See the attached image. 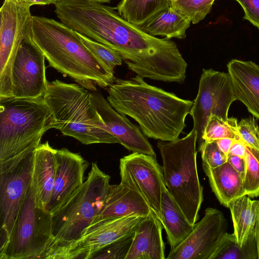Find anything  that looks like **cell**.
<instances>
[{"instance_id": "6da1fadb", "label": "cell", "mask_w": 259, "mask_h": 259, "mask_svg": "<svg viewBox=\"0 0 259 259\" xmlns=\"http://www.w3.org/2000/svg\"><path fill=\"white\" fill-rule=\"evenodd\" d=\"M108 93L107 100L117 112L137 121L146 137L163 142L179 139L193 104V101L148 84L138 75L115 78Z\"/></svg>"}, {"instance_id": "7a4b0ae2", "label": "cell", "mask_w": 259, "mask_h": 259, "mask_svg": "<svg viewBox=\"0 0 259 259\" xmlns=\"http://www.w3.org/2000/svg\"><path fill=\"white\" fill-rule=\"evenodd\" d=\"M31 36L49 66L68 75L87 90L109 87L115 79L114 69L92 52L77 32L62 22L32 16Z\"/></svg>"}, {"instance_id": "3957f363", "label": "cell", "mask_w": 259, "mask_h": 259, "mask_svg": "<svg viewBox=\"0 0 259 259\" xmlns=\"http://www.w3.org/2000/svg\"><path fill=\"white\" fill-rule=\"evenodd\" d=\"M54 128L85 145L119 143L106 129L92 92L76 83L56 79L48 83L44 95Z\"/></svg>"}, {"instance_id": "277c9868", "label": "cell", "mask_w": 259, "mask_h": 259, "mask_svg": "<svg viewBox=\"0 0 259 259\" xmlns=\"http://www.w3.org/2000/svg\"><path fill=\"white\" fill-rule=\"evenodd\" d=\"M52 128L53 117L44 96L0 100V162L29 155Z\"/></svg>"}, {"instance_id": "5b68a950", "label": "cell", "mask_w": 259, "mask_h": 259, "mask_svg": "<svg viewBox=\"0 0 259 259\" xmlns=\"http://www.w3.org/2000/svg\"><path fill=\"white\" fill-rule=\"evenodd\" d=\"M197 133L192 128L182 139L157 143L166 187L192 225L198 219L203 199L197 171Z\"/></svg>"}, {"instance_id": "8992f818", "label": "cell", "mask_w": 259, "mask_h": 259, "mask_svg": "<svg viewBox=\"0 0 259 259\" xmlns=\"http://www.w3.org/2000/svg\"><path fill=\"white\" fill-rule=\"evenodd\" d=\"M110 179L96 162L92 163L87 179L80 189L53 217L54 239L46 250L61 247L80 237L100 213L111 189Z\"/></svg>"}, {"instance_id": "52a82bcc", "label": "cell", "mask_w": 259, "mask_h": 259, "mask_svg": "<svg viewBox=\"0 0 259 259\" xmlns=\"http://www.w3.org/2000/svg\"><path fill=\"white\" fill-rule=\"evenodd\" d=\"M53 216L35 203L32 182L1 259L40 258L54 239Z\"/></svg>"}, {"instance_id": "ba28073f", "label": "cell", "mask_w": 259, "mask_h": 259, "mask_svg": "<svg viewBox=\"0 0 259 259\" xmlns=\"http://www.w3.org/2000/svg\"><path fill=\"white\" fill-rule=\"evenodd\" d=\"M30 6L4 0L0 9V100L13 97L12 71L19 48L31 33Z\"/></svg>"}, {"instance_id": "9c48e42d", "label": "cell", "mask_w": 259, "mask_h": 259, "mask_svg": "<svg viewBox=\"0 0 259 259\" xmlns=\"http://www.w3.org/2000/svg\"><path fill=\"white\" fill-rule=\"evenodd\" d=\"M34 152L24 158L0 162V252L7 246L31 184Z\"/></svg>"}, {"instance_id": "30bf717a", "label": "cell", "mask_w": 259, "mask_h": 259, "mask_svg": "<svg viewBox=\"0 0 259 259\" xmlns=\"http://www.w3.org/2000/svg\"><path fill=\"white\" fill-rule=\"evenodd\" d=\"M236 100L229 73L212 69H203L197 96L190 114L193 120V128L197 136L198 147L203 143L202 134L211 114L227 119L229 108Z\"/></svg>"}, {"instance_id": "8fae6325", "label": "cell", "mask_w": 259, "mask_h": 259, "mask_svg": "<svg viewBox=\"0 0 259 259\" xmlns=\"http://www.w3.org/2000/svg\"><path fill=\"white\" fill-rule=\"evenodd\" d=\"M120 183L137 189L161 222V202L165 185L156 157L133 152L120 159Z\"/></svg>"}, {"instance_id": "7c38bea8", "label": "cell", "mask_w": 259, "mask_h": 259, "mask_svg": "<svg viewBox=\"0 0 259 259\" xmlns=\"http://www.w3.org/2000/svg\"><path fill=\"white\" fill-rule=\"evenodd\" d=\"M41 51L33 41L31 33L22 41L12 71L13 97L37 98L44 96L48 82Z\"/></svg>"}, {"instance_id": "4fadbf2b", "label": "cell", "mask_w": 259, "mask_h": 259, "mask_svg": "<svg viewBox=\"0 0 259 259\" xmlns=\"http://www.w3.org/2000/svg\"><path fill=\"white\" fill-rule=\"evenodd\" d=\"M227 228L221 211L207 208L203 218L194 225L191 233L180 245L170 250L167 258L210 259Z\"/></svg>"}, {"instance_id": "5bb4252c", "label": "cell", "mask_w": 259, "mask_h": 259, "mask_svg": "<svg viewBox=\"0 0 259 259\" xmlns=\"http://www.w3.org/2000/svg\"><path fill=\"white\" fill-rule=\"evenodd\" d=\"M56 172L50 200L46 210L56 215L78 191L84 182L89 162L78 153L66 148L56 150Z\"/></svg>"}, {"instance_id": "9a60e30c", "label": "cell", "mask_w": 259, "mask_h": 259, "mask_svg": "<svg viewBox=\"0 0 259 259\" xmlns=\"http://www.w3.org/2000/svg\"><path fill=\"white\" fill-rule=\"evenodd\" d=\"M98 112L107 130L126 149L133 152L152 155L156 157L153 148L146 136L126 115L117 112L99 92H92Z\"/></svg>"}, {"instance_id": "2e32d148", "label": "cell", "mask_w": 259, "mask_h": 259, "mask_svg": "<svg viewBox=\"0 0 259 259\" xmlns=\"http://www.w3.org/2000/svg\"><path fill=\"white\" fill-rule=\"evenodd\" d=\"M236 100L259 119V65L251 61L232 59L227 64Z\"/></svg>"}, {"instance_id": "e0dca14e", "label": "cell", "mask_w": 259, "mask_h": 259, "mask_svg": "<svg viewBox=\"0 0 259 259\" xmlns=\"http://www.w3.org/2000/svg\"><path fill=\"white\" fill-rule=\"evenodd\" d=\"M132 215L156 217L137 189L120 183L112 185L100 213L95 220Z\"/></svg>"}, {"instance_id": "ac0fdd59", "label": "cell", "mask_w": 259, "mask_h": 259, "mask_svg": "<svg viewBox=\"0 0 259 259\" xmlns=\"http://www.w3.org/2000/svg\"><path fill=\"white\" fill-rule=\"evenodd\" d=\"M163 226L155 216L144 217L137 225L125 259H164Z\"/></svg>"}, {"instance_id": "d6986e66", "label": "cell", "mask_w": 259, "mask_h": 259, "mask_svg": "<svg viewBox=\"0 0 259 259\" xmlns=\"http://www.w3.org/2000/svg\"><path fill=\"white\" fill-rule=\"evenodd\" d=\"M56 149L47 141L40 144L34 152L32 176L36 205L46 210L54 188L56 172Z\"/></svg>"}, {"instance_id": "ffe728a7", "label": "cell", "mask_w": 259, "mask_h": 259, "mask_svg": "<svg viewBox=\"0 0 259 259\" xmlns=\"http://www.w3.org/2000/svg\"><path fill=\"white\" fill-rule=\"evenodd\" d=\"M202 166L212 191L222 205L228 207L233 200L246 195L243 177L228 161L214 168Z\"/></svg>"}, {"instance_id": "44dd1931", "label": "cell", "mask_w": 259, "mask_h": 259, "mask_svg": "<svg viewBox=\"0 0 259 259\" xmlns=\"http://www.w3.org/2000/svg\"><path fill=\"white\" fill-rule=\"evenodd\" d=\"M161 214V223L171 250L187 238L194 225L189 223L166 187L162 194Z\"/></svg>"}, {"instance_id": "7402d4cb", "label": "cell", "mask_w": 259, "mask_h": 259, "mask_svg": "<svg viewBox=\"0 0 259 259\" xmlns=\"http://www.w3.org/2000/svg\"><path fill=\"white\" fill-rule=\"evenodd\" d=\"M191 23L186 17L169 6L137 26L150 35L165 36L169 39H184Z\"/></svg>"}, {"instance_id": "603a6c76", "label": "cell", "mask_w": 259, "mask_h": 259, "mask_svg": "<svg viewBox=\"0 0 259 259\" xmlns=\"http://www.w3.org/2000/svg\"><path fill=\"white\" fill-rule=\"evenodd\" d=\"M258 205V200H252L245 195L233 200L228 206L233 221V233L241 246L255 233Z\"/></svg>"}, {"instance_id": "cb8c5ba5", "label": "cell", "mask_w": 259, "mask_h": 259, "mask_svg": "<svg viewBox=\"0 0 259 259\" xmlns=\"http://www.w3.org/2000/svg\"><path fill=\"white\" fill-rule=\"evenodd\" d=\"M169 6L170 0H121L115 9L125 20L138 26Z\"/></svg>"}, {"instance_id": "d4e9b609", "label": "cell", "mask_w": 259, "mask_h": 259, "mask_svg": "<svg viewBox=\"0 0 259 259\" xmlns=\"http://www.w3.org/2000/svg\"><path fill=\"white\" fill-rule=\"evenodd\" d=\"M210 259H258L255 233L241 246L233 233L226 232Z\"/></svg>"}, {"instance_id": "484cf974", "label": "cell", "mask_w": 259, "mask_h": 259, "mask_svg": "<svg viewBox=\"0 0 259 259\" xmlns=\"http://www.w3.org/2000/svg\"><path fill=\"white\" fill-rule=\"evenodd\" d=\"M223 138L242 141L239 133L237 119L234 117L224 119L216 115H210L203 130V143H210Z\"/></svg>"}, {"instance_id": "4316f807", "label": "cell", "mask_w": 259, "mask_h": 259, "mask_svg": "<svg viewBox=\"0 0 259 259\" xmlns=\"http://www.w3.org/2000/svg\"><path fill=\"white\" fill-rule=\"evenodd\" d=\"M243 185L246 195L259 196V150L246 145Z\"/></svg>"}, {"instance_id": "83f0119b", "label": "cell", "mask_w": 259, "mask_h": 259, "mask_svg": "<svg viewBox=\"0 0 259 259\" xmlns=\"http://www.w3.org/2000/svg\"><path fill=\"white\" fill-rule=\"evenodd\" d=\"M215 0H173L170 6L188 19L193 24L204 19Z\"/></svg>"}, {"instance_id": "f1b7e54d", "label": "cell", "mask_w": 259, "mask_h": 259, "mask_svg": "<svg viewBox=\"0 0 259 259\" xmlns=\"http://www.w3.org/2000/svg\"><path fill=\"white\" fill-rule=\"evenodd\" d=\"M134 232L123 236L95 252L91 258L125 259L132 244Z\"/></svg>"}, {"instance_id": "f546056e", "label": "cell", "mask_w": 259, "mask_h": 259, "mask_svg": "<svg viewBox=\"0 0 259 259\" xmlns=\"http://www.w3.org/2000/svg\"><path fill=\"white\" fill-rule=\"evenodd\" d=\"M77 33L86 47L109 67L114 69L116 66L122 64V58L116 51L104 44Z\"/></svg>"}, {"instance_id": "4dcf8cb0", "label": "cell", "mask_w": 259, "mask_h": 259, "mask_svg": "<svg viewBox=\"0 0 259 259\" xmlns=\"http://www.w3.org/2000/svg\"><path fill=\"white\" fill-rule=\"evenodd\" d=\"M198 150L201 153L202 165L214 168L227 161L228 156L219 149L215 141L203 142L198 147Z\"/></svg>"}, {"instance_id": "1f68e13d", "label": "cell", "mask_w": 259, "mask_h": 259, "mask_svg": "<svg viewBox=\"0 0 259 259\" xmlns=\"http://www.w3.org/2000/svg\"><path fill=\"white\" fill-rule=\"evenodd\" d=\"M239 133L248 146L259 150V126L254 116L242 119L238 123Z\"/></svg>"}, {"instance_id": "d6a6232c", "label": "cell", "mask_w": 259, "mask_h": 259, "mask_svg": "<svg viewBox=\"0 0 259 259\" xmlns=\"http://www.w3.org/2000/svg\"><path fill=\"white\" fill-rule=\"evenodd\" d=\"M242 7L244 16L248 20L259 29V0H235Z\"/></svg>"}, {"instance_id": "836d02e7", "label": "cell", "mask_w": 259, "mask_h": 259, "mask_svg": "<svg viewBox=\"0 0 259 259\" xmlns=\"http://www.w3.org/2000/svg\"><path fill=\"white\" fill-rule=\"evenodd\" d=\"M227 161L243 178L245 167L244 159L235 155H228Z\"/></svg>"}, {"instance_id": "e575fe53", "label": "cell", "mask_w": 259, "mask_h": 259, "mask_svg": "<svg viewBox=\"0 0 259 259\" xmlns=\"http://www.w3.org/2000/svg\"><path fill=\"white\" fill-rule=\"evenodd\" d=\"M246 145L242 141L235 140L233 143L228 155H235L244 158Z\"/></svg>"}, {"instance_id": "d590c367", "label": "cell", "mask_w": 259, "mask_h": 259, "mask_svg": "<svg viewBox=\"0 0 259 259\" xmlns=\"http://www.w3.org/2000/svg\"><path fill=\"white\" fill-rule=\"evenodd\" d=\"M235 141L230 138H223L215 141L219 149L228 156L230 148Z\"/></svg>"}, {"instance_id": "8d00e7d4", "label": "cell", "mask_w": 259, "mask_h": 259, "mask_svg": "<svg viewBox=\"0 0 259 259\" xmlns=\"http://www.w3.org/2000/svg\"><path fill=\"white\" fill-rule=\"evenodd\" d=\"M21 2L30 6L33 5H47L50 4L55 5L57 0H19Z\"/></svg>"}, {"instance_id": "74e56055", "label": "cell", "mask_w": 259, "mask_h": 259, "mask_svg": "<svg viewBox=\"0 0 259 259\" xmlns=\"http://www.w3.org/2000/svg\"><path fill=\"white\" fill-rule=\"evenodd\" d=\"M259 202V199H258ZM255 235H256V239L257 245V249H258V259H259V205H258V210L257 214V218L256 224V229H255Z\"/></svg>"}, {"instance_id": "f35d334b", "label": "cell", "mask_w": 259, "mask_h": 259, "mask_svg": "<svg viewBox=\"0 0 259 259\" xmlns=\"http://www.w3.org/2000/svg\"><path fill=\"white\" fill-rule=\"evenodd\" d=\"M91 1L97 2V3H109L112 0H91Z\"/></svg>"}, {"instance_id": "ab89813d", "label": "cell", "mask_w": 259, "mask_h": 259, "mask_svg": "<svg viewBox=\"0 0 259 259\" xmlns=\"http://www.w3.org/2000/svg\"><path fill=\"white\" fill-rule=\"evenodd\" d=\"M170 1H173V0H170Z\"/></svg>"}]
</instances>
